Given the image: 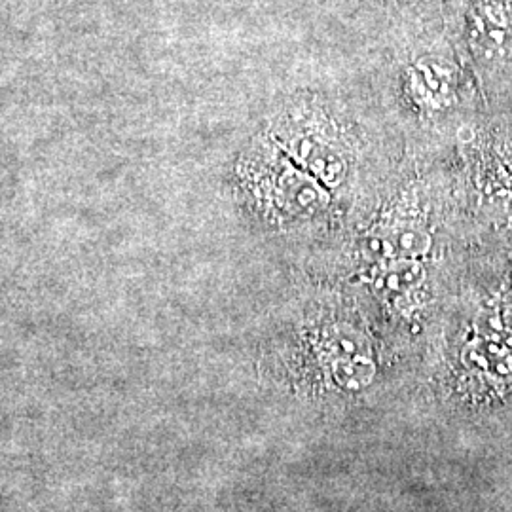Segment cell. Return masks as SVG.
I'll return each mask as SVG.
<instances>
[{
	"instance_id": "6da1fadb",
	"label": "cell",
	"mask_w": 512,
	"mask_h": 512,
	"mask_svg": "<svg viewBox=\"0 0 512 512\" xmlns=\"http://www.w3.org/2000/svg\"><path fill=\"white\" fill-rule=\"evenodd\" d=\"M251 175L258 200L277 220L310 219L329 205V192L315 177L277 154L256 158Z\"/></svg>"
},
{
	"instance_id": "7a4b0ae2",
	"label": "cell",
	"mask_w": 512,
	"mask_h": 512,
	"mask_svg": "<svg viewBox=\"0 0 512 512\" xmlns=\"http://www.w3.org/2000/svg\"><path fill=\"white\" fill-rule=\"evenodd\" d=\"M471 40L486 55L512 48V0H478L469 18Z\"/></svg>"
},
{
	"instance_id": "3957f363",
	"label": "cell",
	"mask_w": 512,
	"mask_h": 512,
	"mask_svg": "<svg viewBox=\"0 0 512 512\" xmlns=\"http://www.w3.org/2000/svg\"><path fill=\"white\" fill-rule=\"evenodd\" d=\"M287 152L294 162L304 167L311 177L319 183L336 188L348 177V162L338 148L330 147L329 143L315 139L311 135H298L287 141Z\"/></svg>"
},
{
	"instance_id": "277c9868",
	"label": "cell",
	"mask_w": 512,
	"mask_h": 512,
	"mask_svg": "<svg viewBox=\"0 0 512 512\" xmlns=\"http://www.w3.org/2000/svg\"><path fill=\"white\" fill-rule=\"evenodd\" d=\"M368 253L385 262L420 258L431 249V236L418 224H393L380 228L368 239Z\"/></svg>"
},
{
	"instance_id": "5b68a950",
	"label": "cell",
	"mask_w": 512,
	"mask_h": 512,
	"mask_svg": "<svg viewBox=\"0 0 512 512\" xmlns=\"http://www.w3.org/2000/svg\"><path fill=\"white\" fill-rule=\"evenodd\" d=\"M454 71L448 63L439 59H421L410 74V88L423 107H442L452 90Z\"/></svg>"
},
{
	"instance_id": "8992f818",
	"label": "cell",
	"mask_w": 512,
	"mask_h": 512,
	"mask_svg": "<svg viewBox=\"0 0 512 512\" xmlns=\"http://www.w3.org/2000/svg\"><path fill=\"white\" fill-rule=\"evenodd\" d=\"M425 277V270L416 258L389 260L376 277L374 287L385 298H397L414 291Z\"/></svg>"
},
{
	"instance_id": "52a82bcc",
	"label": "cell",
	"mask_w": 512,
	"mask_h": 512,
	"mask_svg": "<svg viewBox=\"0 0 512 512\" xmlns=\"http://www.w3.org/2000/svg\"><path fill=\"white\" fill-rule=\"evenodd\" d=\"M332 374L336 384L348 391H361L372 384L376 365L368 355H355L348 359H336L332 363Z\"/></svg>"
},
{
	"instance_id": "ba28073f",
	"label": "cell",
	"mask_w": 512,
	"mask_h": 512,
	"mask_svg": "<svg viewBox=\"0 0 512 512\" xmlns=\"http://www.w3.org/2000/svg\"><path fill=\"white\" fill-rule=\"evenodd\" d=\"M465 357L475 366H480L492 374L497 376H505L511 372V357L507 353V348H503L501 344H497L495 338H484V340H476L475 344H471Z\"/></svg>"
},
{
	"instance_id": "9c48e42d",
	"label": "cell",
	"mask_w": 512,
	"mask_h": 512,
	"mask_svg": "<svg viewBox=\"0 0 512 512\" xmlns=\"http://www.w3.org/2000/svg\"><path fill=\"white\" fill-rule=\"evenodd\" d=\"M325 349L329 351L330 357L336 359H348L355 355H366L365 336L359 334L357 330L349 329V327H336L329 332L327 340H325Z\"/></svg>"
}]
</instances>
